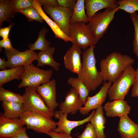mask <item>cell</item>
<instances>
[{
    "instance_id": "obj_1",
    "label": "cell",
    "mask_w": 138,
    "mask_h": 138,
    "mask_svg": "<svg viewBox=\"0 0 138 138\" xmlns=\"http://www.w3.org/2000/svg\"><path fill=\"white\" fill-rule=\"evenodd\" d=\"M95 45L91 46L83 52L82 67L78 74L77 78L90 92L95 90L103 81L100 71L97 70L96 66L94 52Z\"/></svg>"
},
{
    "instance_id": "obj_2",
    "label": "cell",
    "mask_w": 138,
    "mask_h": 138,
    "mask_svg": "<svg viewBox=\"0 0 138 138\" xmlns=\"http://www.w3.org/2000/svg\"><path fill=\"white\" fill-rule=\"evenodd\" d=\"M134 62V59L128 55L118 52L111 53L100 62L103 81L113 82L128 66Z\"/></svg>"
},
{
    "instance_id": "obj_3",
    "label": "cell",
    "mask_w": 138,
    "mask_h": 138,
    "mask_svg": "<svg viewBox=\"0 0 138 138\" xmlns=\"http://www.w3.org/2000/svg\"><path fill=\"white\" fill-rule=\"evenodd\" d=\"M135 73L132 65H130L118 76L108 90L107 95L110 101L124 100L135 81Z\"/></svg>"
},
{
    "instance_id": "obj_4",
    "label": "cell",
    "mask_w": 138,
    "mask_h": 138,
    "mask_svg": "<svg viewBox=\"0 0 138 138\" xmlns=\"http://www.w3.org/2000/svg\"><path fill=\"white\" fill-rule=\"evenodd\" d=\"M120 9H106L102 12L97 13L89 19L87 26L97 43L107 30L114 18L116 13Z\"/></svg>"
},
{
    "instance_id": "obj_5",
    "label": "cell",
    "mask_w": 138,
    "mask_h": 138,
    "mask_svg": "<svg viewBox=\"0 0 138 138\" xmlns=\"http://www.w3.org/2000/svg\"><path fill=\"white\" fill-rule=\"evenodd\" d=\"M36 88L35 87H25L23 95L24 111L34 112L52 119L54 111L47 106L41 97L36 91Z\"/></svg>"
},
{
    "instance_id": "obj_6",
    "label": "cell",
    "mask_w": 138,
    "mask_h": 138,
    "mask_svg": "<svg viewBox=\"0 0 138 138\" xmlns=\"http://www.w3.org/2000/svg\"><path fill=\"white\" fill-rule=\"evenodd\" d=\"M53 73L51 69L47 70L41 69L32 63L25 66L21 77V81L17 86V88L36 87L49 81Z\"/></svg>"
},
{
    "instance_id": "obj_7",
    "label": "cell",
    "mask_w": 138,
    "mask_h": 138,
    "mask_svg": "<svg viewBox=\"0 0 138 138\" xmlns=\"http://www.w3.org/2000/svg\"><path fill=\"white\" fill-rule=\"evenodd\" d=\"M19 118L27 128L40 133L47 134L56 128V122L37 113L24 111Z\"/></svg>"
},
{
    "instance_id": "obj_8",
    "label": "cell",
    "mask_w": 138,
    "mask_h": 138,
    "mask_svg": "<svg viewBox=\"0 0 138 138\" xmlns=\"http://www.w3.org/2000/svg\"><path fill=\"white\" fill-rule=\"evenodd\" d=\"M70 30L71 42L81 49L85 50L88 47L96 44L85 23L80 22L70 24Z\"/></svg>"
},
{
    "instance_id": "obj_9",
    "label": "cell",
    "mask_w": 138,
    "mask_h": 138,
    "mask_svg": "<svg viewBox=\"0 0 138 138\" xmlns=\"http://www.w3.org/2000/svg\"><path fill=\"white\" fill-rule=\"evenodd\" d=\"M42 6L44 12L50 15L64 33L70 37V21L73 9L59 6L56 7L47 5Z\"/></svg>"
},
{
    "instance_id": "obj_10",
    "label": "cell",
    "mask_w": 138,
    "mask_h": 138,
    "mask_svg": "<svg viewBox=\"0 0 138 138\" xmlns=\"http://www.w3.org/2000/svg\"><path fill=\"white\" fill-rule=\"evenodd\" d=\"M4 54L7 59V67L10 68L31 64L36 60L38 53L29 49L21 52L14 48L10 51H5Z\"/></svg>"
},
{
    "instance_id": "obj_11",
    "label": "cell",
    "mask_w": 138,
    "mask_h": 138,
    "mask_svg": "<svg viewBox=\"0 0 138 138\" xmlns=\"http://www.w3.org/2000/svg\"><path fill=\"white\" fill-rule=\"evenodd\" d=\"M95 111L94 110L91 113L84 119L77 121H72L67 119L68 114L62 113L60 110L54 111V117L59 120L56 122V128L53 130L57 133H63L71 134L72 130L74 128L84 123L88 122L95 113Z\"/></svg>"
},
{
    "instance_id": "obj_12",
    "label": "cell",
    "mask_w": 138,
    "mask_h": 138,
    "mask_svg": "<svg viewBox=\"0 0 138 138\" xmlns=\"http://www.w3.org/2000/svg\"><path fill=\"white\" fill-rule=\"evenodd\" d=\"M56 80L53 79L37 86L36 88L47 106L53 111L59 105L56 100Z\"/></svg>"
},
{
    "instance_id": "obj_13",
    "label": "cell",
    "mask_w": 138,
    "mask_h": 138,
    "mask_svg": "<svg viewBox=\"0 0 138 138\" xmlns=\"http://www.w3.org/2000/svg\"><path fill=\"white\" fill-rule=\"evenodd\" d=\"M112 84L110 82H104L98 93L93 96H88L84 106L79 109L80 113L83 115L87 114L91 110L97 109L102 105L105 101L108 89Z\"/></svg>"
},
{
    "instance_id": "obj_14",
    "label": "cell",
    "mask_w": 138,
    "mask_h": 138,
    "mask_svg": "<svg viewBox=\"0 0 138 138\" xmlns=\"http://www.w3.org/2000/svg\"><path fill=\"white\" fill-rule=\"evenodd\" d=\"M65 100L59 104L60 110L63 113L75 114L85 105L78 93L72 87L66 95Z\"/></svg>"
},
{
    "instance_id": "obj_15",
    "label": "cell",
    "mask_w": 138,
    "mask_h": 138,
    "mask_svg": "<svg viewBox=\"0 0 138 138\" xmlns=\"http://www.w3.org/2000/svg\"><path fill=\"white\" fill-rule=\"evenodd\" d=\"M25 125L18 118L10 119L5 117L3 113L0 114V138H12L19 132Z\"/></svg>"
},
{
    "instance_id": "obj_16",
    "label": "cell",
    "mask_w": 138,
    "mask_h": 138,
    "mask_svg": "<svg viewBox=\"0 0 138 138\" xmlns=\"http://www.w3.org/2000/svg\"><path fill=\"white\" fill-rule=\"evenodd\" d=\"M81 49L72 44L64 56V63L65 68L70 72L78 74L82 67Z\"/></svg>"
},
{
    "instance_id": "obj_17",
    "label": "cell",
    "mask_w": 138,
    "mask_h": 138,
    "mask_svg": "<svg viewBox=\"0 0 138 138\" xmlns=\"http://www.w3.org/2000/svg\"><path fill=\"white\" fill-rule=\"evenodd\" d=\"M119 117L117 131L121 138H138V124L126 114Z\"/></svg>"
},
{
    "instance_id": "obj_18",
    "label": "cell",
    "mask_w": 138,
    "mask_h": 138,
    "mask_svg": "<svg viewBox=\"0 0 138 138\" xmlns=\"http://www.w3.org/2000/svg\"><path fill=\"white\" fill-rule=\"evenodd\" d=\"M103 108L106 116L109 117H120L128 114L131 108L127 101L124 100H117L106 103Z\"/></svg>"
},
{
    "instance_id": "obj_19",
    "label": "cell",
    "mask_w": 138,
    "mask_h": 138,
    "mask_svg": "<svg viewBox=\"0 0 138 138\" xmlns=\"http://www.w3.org/2000/svg\"><path fill=\"white\" fill-rule=\"evenodd\" d=\"M116 0H85V9L89 19L99 10L104 8L116 9L119 7Z\"/></svg>"
},
{
    "instance_id": "obj_20",
    "label": "cell",
    "mask_w": 138,
    "mask_h": 138,
    "mask_svg": "<svg viewBox=\"0 0 138 138\" xmlns=\"http://www.w3.org/2000/svg\"><path fill=\"white\" fill-rule=\"evenodd\" d=\"M32 6L50 27L55 38L61 39L66 42H71L70 37L64 33L56 23L46 15L42 7L41 4L38 0L33 1Z\"/></svg>"
},
{
    "instance_id": "obj_21",
    "label": "cell",
    "mask_w": 138,
    "mask_h": 138,
    "mask_svg": "<svg viewBox=\"0 0 138 138\" xmlns=\"http://www.w3.org/2000/svg\"><path fill=\"white\" fill-rule=\"evenodd\" d=\"M55 48L50 47L46 50L40 51L37 54L36 60L37 61V67H43L48 65L55 71H58L61 64L55 61L53 58Z\"/></svg>"
},
{
    "instance_id": "obj_22",
    "label": "cell",
    "mask_w": 138,
    "mask_h": 138,
    "mask_svg": "<svg viewBox=\"0 0 138 138\" xmlns=\"http://www.w3.org/2000/svg\"><path fill=\"white\" fill-rule=\"evenodd\" d=\"M102 105L98 108L90 121L95 129L97 138H107L104 131L106 120L103 114Z\"/></svg>"
},
{
    "instance_id": "obj_23",
    "label": "cell",
    "mask_w": 138,
    "mask_h": 138,
    "mask_svg": "<svg viewBox=\"0 0 138 138\" xmlns=\"http://www.w3.org/2000/svg\"><path fill=\"white\" fill-rule=\"evenodd\" d=\"M3 113L6 118L10 119L19 118L24 111L23 104L7 101L2 102Z\"/></svg>"
},
{
    "instance_id": "obj_24",
    "label": "cell",
    "mask_w": 138,
    "mask_h": 138,
    "mask_svg": "<svg viewBox=\"0 0 138 138\" xmlns=\"http://www.w3.org/2000/svg\"><path fill=\"white\" fill-rule=\"evenodd\" d=\"M24 70L21 66L0 71V87L5 83L14 79L20 80Z\"/></svg>"
},
{
    "instance_id": "obj_25",
    "label": "cell",
    "mask_w": 138,
    "mask_h": 138,
    "mask_svg": "<svg viewBox=\"0 0 138 138\" xmlns=\"http://www.w3.org/2000/svg\"><path fill=\"white\" fill-rule=\"evenodd\" d=\"M85 10V0H78L73 9L70 24L80 22L88 23L89 19Z\"/></svg>"
},
{
    "instance_id": "obj_26",
    "label": "cell",
    "mask_w": 138,
    "mask_h": 138,
    "mask_svg": "<svg viewBox=\"0 0 138 138\" xmlns=\"http://www.w3.org/2000/svg\"><path fill=\"white\" fill-rule=\"evenodd\" d=\"M48 31L47 29L43 28L39 31L38 38L35 42L28 45L29 50L34 51L35 50L43 51L50 47V42L45 37V34Z\"/></svg>"
},
{
    "instance_id": "obj_27",
    "label": "cell",
    "mask_w": 138,
    "mask_h": 138,
    "mask_svg": "<svg viewBox=\"0 0 138 138\" xmlns=\"http://www.w3.org/2000/svg\"><path fill=\"white\" fill-rule=\"evenodd\" d=\"M67 83L77 91L85 104L90 91L84 84L77 78L73 77H71L68 79Z\"/></svg>"
},
{
    "instance_id": "obj_28",
    "label": "cell",
    "mask_w": 138,
    "mask_h": 138,
    "mask_svg": "<svg viewBox=\"0 0 138 138\" xmlns=\"http://www.w3.org/2000/svg\"><path fill=\"white\" fill-rule=\"evenodd\" d=\"M0 101L16 102L23 104L24 98L23 95L14 93L0 87Z\"/></svg>"
},
{
    "instance_id": "obj_29",
    "label": "cell",
    "mask_w": 138,
    "mask_h": 138,
    "mask_svg": "<svg viewBox=\"0 0 138 138\" xmlns=\"http://www.w3.org/2000/svg\"><path fill=\"white\" fill-rule=\"evenodd\" d=\"M10 0L0 1V26H2L3 22L6 20L9 21L14 15L10 5Z\"/></svg>"
},
{
    "instance_id": "obj_30",
    "label": "cell",
    "mask_w": 138,
    "mask_h": 138,
    "mask_svg": "<svg viewBox=\"0 0 138 138\" xmlns=\"http://www.w3.org/2000/svg\"><path fill=\"white\" fill-rule=\"evenodd\" d=\"M116 3L120 9L124 10L130 14L138 11V0L117 1Z\"/></svg>"
},
{
    "instance_id": "obj_31",
    "label": "cell",
    "mask_w": 138,
    "mask_h": 138,
    "mask_svg": "<svg viewBox=\"0 0 138 138\" xmlns=\"http://www.w3.org/2000/svg\"><path fill=\"white\" fill-rule=\"evenodd\" d=\"M130 17L134 29V39L132 42L133 51L138 59V14L136 12L131 14Z\"/></svg>"
},
{
    "instance_id": "obj_32",
    "label": "cell",
    "mask_w": 138,
    "mask_h": 138,
    "mask_svg": "<svg viewBox=\"0 0 138 138\" xmlns=\"http://www.w3.org/2000/svg\"><path fill=\"white\" fill-rule=\"evenodd\" d=\"M19 12L24 15L29 21H36L41 23L43 22V18L33 6L24 8Z\"/></svg>"
},
{
    "instance_id": "obj_33",
    "label": "cell",
    "mask_w": 138,
    "mask_h": 138,
    "mask_svg": "<svg viewBox=\"0 0 138 138\" xmlns=\"http://www.w3.org/2000/svg\"><path fill=\"white\" fill-rule=\"evenodd\" d=\"M31 0H14L10 1V5L14 15L22 9L32 6Z\"/></svg>"
},
{
    "instance_id": "obj_34",
    "label": "cell",
    "mask_w": 138,
    "mask_h": 138,
    "mask_svg": "<svg viewBox=\"0 0 138 138\" xmlns=\"http://www.w3.org/2000/svg\"><path fill=\"white\" fill-rule=\"evenodd\" d=\"M77 138H97L93 125L88 123L83 133Z\"/></svg>"
},
{
    "instance_id": "obj_35",
    "label": "cell",
    "mask_w": 138,
    "mask_h": 138,
    "mask_svg": "<svg viewBox=\"0 0 138 138\" xmlns=\"http://www.w3.org/2000/svg\"><path fill=\"white\" fill-rule=\"evenodd\" d=\"M131 95L132 97H138V67L135 70V79L132 85Z\"/></svg>"
},
{
    "instance_id": "obj_36",
    "label": "cell",
    "mask_w": 138,
    "mask_h": 138,
    "mask_svg": "<svg viewBox=\"0 0 138 138\" xmlns=\"http://www.w3.org/2000/svg\"><path fill=\"white\" fill-rule=\"evenodd\" d=\"M76 0H57L59 6L73 9L76 3Z\"/></svg>"
},
{
    "instance_id": "obj_37",
    "label": "cell",
    "mask_w": 138,
    "mask_h": 138,
    "mask_svg": "<svg viewBox=\"0 0 138 138\" xmlns=\"http://www.w3.org/2000/svg\"><path fill=\"white\" fill-rule=\"evenodd\" d=\"M70 134L63 133H57L53 131H51L47 134L51 138H74Z\"/></svg>"
},
{
    "instance_id": "obj_38",
    "label": "cell",
    "mask_w": 138,
    "mask_h": 138,
    "mask_svg": "<svg viewBox=\"0 0 138 138\" xmlns=\"http://www.w3.org/2000/svg\"><path fill=\"white\" fill-rule=\"evenodd\" d=\"M0 49L4 48L5 51H9L14 49L11 41L9 38L6 40H2L0 41Z\"/></svg>"
},
{
    "instance_id": "obj_39",
    "label": "cell",
    "mask_w": 138,
    "mask_h": 138,
    "mask_svg": "<svg viewBox=\"0 0 138 138\" xmlns=\"http://www.w3.org/2000/svg\"><path fill=\"white\" fill-rule=\"evenodd\" d=\"M14 24L13 22H12L7 27L0 28V36L3 38V39L6 40L8 38L10 31L14 26Z\"/></svg>"
},
{
    "instance_id": "obj_40",
    "label": "cell",
    "mask_w": 138,
    "mask_h": 138,
    "mask_svg": "<svg viewBox=\"0 0 138 138\" xmlns=\"http://www.w3.org/2000/svg\"><path fill=\"white\" fill-rule=\"evenodd\" d=\"M41 4L43 5L50 6L53 7L59 6L57 0H38Z\"/></svg>"
},
{
    "instance_id": "obj_41",
    "label": "cell",
    "mask_w": 138,
    "mask_h": 138,
    "mask_svg": "<svg viewBox=\"0 0 138 138\" xmlns=\"http://www.w3.org/2000/svg\"><path fill=\"white\" fill-rule=\"evenodd\" d=\"M12 138H30L26 132V129L23 127L22 129Z\"/></svg>"
},
{
    "instance_id": "obj_42",
    "label": "cell",
    "mask_w": 138,
    "mask_h": 138,
    "mask_svg": "<svg viewBox=\"0 0 138 138\" xmlns=\"http://www.w3.org/2000/svg\"><path fill=\"white\" fill-rule=\"evenodd\" d=\"M7 61L5 57L2 59L0 58V69L1 70L6 69L7 67Z\"/></svg>"
},
{
    "instance_id": "obj_43",
    "label": "cell",
    "mask_w": 138,
    "mask_h": 138,
    "mask_svg": "<svg viewBox=\"0 0 138 138\" xmlns=\"http://www.w3.org/2000/svg\"></svg>"
}]
</instances>
